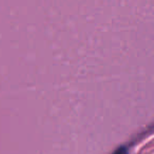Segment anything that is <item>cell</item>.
Here are the masks:
<instances>
[{
	"label": "cell",
	"instance_id": "cell-1",
	"mask_svg": "<svg viewBox=\"0 0 154 154\" xmlns=\"http://www.w3.org/2000/svg\"><path fill=\"white\" fill-rule=\"evenodd\" d=\"M113 154H128V149L126 147H120Z\"/></svg>",
	"mask_w": 154,
	"mask_h": 154
}]
</instances>
